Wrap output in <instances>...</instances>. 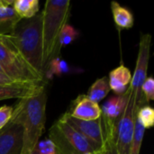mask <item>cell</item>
<instances>
[{
    "label": "cell",
    "mask_w": 154,
    "mask_h": 154,
    "mask_svg": "<svg viewBox=\"0 0 154 154\" xmlns=\"http://www.w3.org/2000/svg\"><path fill=\"white\" fill-rule=\"evenodd\" d=\"M47 94L45 89L36 96L21 99L14 106V113L23 127L21 154H31L40 141L46 122Z\"/></svg>",
    "instance_id": "cell-1"
},
{
    "label": "cell",
    "mask_w": 154,
    "mask_h": 154,
    "mask_svg": "<svg viewBox=\"0 0 154 154\" xmlns=\"http://www.w3.org/2000/svg\"><path fill=\"white\" fill-rule=\"evenodd\" d=\"M9 38L30 65L44 76L42 13H38L32 18L21 19Z\"/></svg>",
    "instance_id": "cell-2"
},
{
    "label": "cell",
    "mask_w": 154,
    "mask_h": 154,
    "mask_svg": "<svg viewBox=\"0 0 154 154\" xmlns=\"http://www.w3.org/2000/svg\"><path fill=\"white\" fill-rule=\"evenodd\" d=\"M70 11L69 0H47L42 13V46L44 74L49 62L59 57V37L67 23Z\"/></svg>",
    "instance_id": "cell-3"
},
{
    "label": "cell",
    "mask_w": 154,
    "mask_h": 154,
    "mask_svg": "<svg viewBox=\"0 0 154 154\" xmlns=\"http://www.w3.org/2000/svg\"><path fill=\"white\" fill-rule=\"evenodd\" d=\"M0 66L5 74L15 82H45L44 76L30 65L9 36H0Z\"/></svg>",
    "instance_id": "cell-4"
},
{
    "label": "cell",
    "mask_w": 154,
    "mask_h": 154,
    "mask_svg": "<svg viewBox=\"0 0 154 154\" xmlns=\"http://www.w3.org/2000/svg\"><path fill=\"white\" fill-rule=\"evenodd\" d=\"M151 45H152V35L149 33L142 34L139 42V51H138L134 72V75L132 76V80L128 87L134 104L137 109L146 105L143 99L142 86L147 78V70H148L150 54H151Z\"/></svg>",
    "instance_id": "cell-5"
},
{
    "label": "cell",
    "mask_w": 154,
    "mask_h": 154,
    "mask_svg": "<svg viewBox=\"0 0 154 154\" xmlns=\"http://www.w3.org/2000/svg\"><path fill=\"white\" fill-rule=\"evenodd\" d=\"M128 90V99L125 108L118 120L116 126V147L117 154H130L134 134V122L137 108L135 107L131 93Z\"/></svg>",
    "instance_id": "cell-6"
},
{
    "label": "cell",
    "mask_w": 154,
    "mask_h": 154,
    "mask_svg": "<svg viewBox=\"0 0 154 154\" xmlns=\"http://www.w3.org/2000/svg\"><path fill=\"white\" fill-rule=\"evenodd\" d=\"M128 99V90L124 95L113 96L109 97L101 107V116L106 138L107 139L116 134V126L121 117Z\"/></svg>",
    "instance_id": "cell-7"
},
{
    "label": "cell",
    "mask_w": 154,
    "mask_h": 154,
    "mask_svg": "<svg viewBox=\"0 0 154 154\" xmlns=\"http://www.w3.org/2000/svg\"><path fill=\"white\" fill-rule=\"evenodd\" d=\"M23 127L14 113L9 123L0 130V154H21Z\"/></svg>",
    "instance_id": "cell-8"
},
{
    "label": "cell",
    "mask_w": 154,
    "mask_h": 154,
    "mask_svg": "<svg viewBox=\"0 0 154 154\" xmlns=\"http://www.w3.org/2000/svg\"><path fill=\"white\" fill-rule=\"evenodd\" d=\"M60 117L92 143L101 149L103 148L106 138L104 126L100 118L94 121L79 120L70 116L67 112Z\"/></svg>",
    "instance_id": "cell-9"
},
{
    "label": "cell",
    "mask_w": 154,
    "mask_h": 154,
    "mask_svg": "<svg viewBox=\"0 0 154 154\" xmlns=\"http://www.w3.org/2000/svg\"><path fill=\"white\" fill-rule=\"evenodd\" d=\"M55 125L57 126L62 136L79 154L97 152L102 151L103 148L101 149L94 143H92L80 133H79L67 122H65L61 117H60V119L55 123Z\"/></svg>",
    "instance_id": "cell-10"
},
{
    "label": "cell",
    "mask_w": 154,
    "mask_h": 154,
    "mask_svg": "<svg viewBox=\"0 0 154 154\" xmlns=\"http://www.w3.org/2000/svg\"><path fill=\"white\" fill-rule=\"evenodd\" d=\"M45 89V82L42 83H21L0 85V101L6 99H25L36 96Z\"/></svg>",
    "instance_id": "cell-11"
},
{
    "label": "cell",
    "mask_w": 154,
    "mask_h": 154,
    "mask_svg": "<svg viewBox=\"0 0 154 154\" xmlns=\"http://www.w3.org/2000/svg\"><path fill=\"white\" fill-rule=\"evenodd\" d=\"M67 113L77 119L85 121L97 120L101 116V107L96 102L90 100L86 95H79L74 99Z\"/></svg>",
    "instance_id": "cell-12"
},
{
    "label": "cell",
    "mask_w": 154,
    "mask_h": 154,
    "mask_svg": "<svg viewBox=\"0 0 154 154\" xmlns=\"http://www.w3.org/2000/svg\"><path fill=\"white\" fill-rule=\"evenodd\" d=\"M131 80L132 72L125 65H120L119 67L114 69L109 72V88L116 96L124 95L126 92Z\"/></svg>",
    "instance_id": "cell-13"
},
{
    "label": "cell",
    "mask_w": 154,
    "mask_h": 154,
    "mask_svg": "<svg viewBox=\"0 0 154 154\" xmlns=\"http://www.w3.org/2000/svg\"><path fill=\"white\" fill-rule=\"evenodd\" d=\"M13 2L12 0L0 2V36H9L21 20L13 8Z\"/></svg>",
    "instance_id": "cell-14"
},
{
    "label": "cell",
    "mask_w": 154,
    "mask_h": 154,
    "mask_svg": "<svg viewBox=\"0 0 154 154\" xmlns=\"http://www.w3.org/2000/svg\"><path fill=\"white\" fill-rule=\"evenodd\" d=\"M111 10L114 21L119 29H130L134 24V17L133 13L126 7L121 5L118 2L111 3Z\"/></svg>",
    "instance_id": "cell-15"
},
{
    "label": "cell",
    "mask_w": 154,
    "mask_h": 154,
    "mask_svg": "<svg viewBox=\"0 0 154 154\" xmlns=\"http://www.w3.org/2000/svg\"><path fill=\"white\" fill-rule=\"evenodd\" d=\"M13 8L21 19H28L39 13L40 4L38 0H15Z\"/></svg>",
    "instance_id": "cell-16"
},
{
    "label": "cell",
    "mask_w": 154,
    "mask_h": 154,
    "mask_svg": "<svg viewBox=\"0 0 154 154\" xmlns=\"http://www.w3.org/2000/svg\"><path fill=\"white\" fill-rule=\"evenodd\" d=\"M109 91H110V88L108 84V79L106 77H103L97 79L91 85L86 96L93 102L98 104L108 95Z\"/></svg>",
    "instance_id": "cell-17"
},
{
    "label": "cell",
    "mask_w": 154,
    "mask_h": 154,
    "mask_svg": "<svg viewBox=\"0 0 154 154\" xmlns=\"http://www.w3.org/2000/svg\"><path fill=\"white\" fill-rule=\"evenodd\" d=\"M49 139L54 143L58 154H79L62 136L55 124L49 131Z\"/></svg>",
    "instance_id": "cell-18"
},
{
    "label": "cell",
    "mask_w": 154,
    "mask_h": 154,
    "mask_svg": "<svg viewBox=\"0 0 154 154\" xmlns=\"http://www.w3.org/2000/svg\"><path fill=\"white\" fill-rule=\"evenodd\" d=\"M135 117L144 129L152 128L154 125V109L149 105H144L137 109Z\"/></svg>",
    "instance_id": "cell-19"
},
{
    "label": "cell",
    "mask_w": 154,
    "mask_h": 154,
    "mask_svg": "<svg viewBox=\"0 0 154 154\" xmlns=\"http://www.w3.org/2000/svg\"><path fill=\"white\" fill-rule=\"evenodd\" d=\"M79 32L70 24H69L68 23L63 26L60 37H59V50L60 51L63 47L69 45L71 42H73L78 37H79Z\"/></svg>",
    "instance_id": "cell-20"
},
{
    "label": "cell",
    "mask_w": 154,
    "mask_h": 154,
    "mask_svg": "<svg viewBox=\"0 0 154 154\" xmlns=\"http://www.w3.org/2000/svg\"><path fill=\"white\" fill-rule=\"evenodd\" d=\"M144 133H145L144 127L141 125L139 120L135 117L134 134V138H133L132 146L130 150V154H140L143 137H144Z\"/></svg>",
    "instance_id": "cell-21"
},
{
    "label": "cell",
    "mask_w": 154,
    "mask_h": 154,
    "mask_svg": "<svg viewBox=\"0 0 154 154\" xmlns=\"http://www.w3.org/2000/svg\"><path fill=\"white\" fill-rule=\"evenodd\" d=\"M69 71V67L68 63L65 60L58 57V58L51 60L49 62V64L47 65L44 76L46 75V73H50L51 75L61 76L62 74L68 73Z\"/></svg>",
    "instance_id": "cell-22"
},
{
    "label": "cell",
    "mask_w": 154,
    "mask_h": 154,
    "mask_svg": "<svg viewBox=\"0 0 154 154\" xmlns=\"http://www.w3.org/2000/svg\"><path fill=\"white\" fill-rule=\"evenodd\" d=\"M142 94L144 103H150L154 99V79L152 76L147 77L142 86Z\"/></svg>",
    "instance_id": "cell-23"
},
{
    "label": "cell",
    "mask_w": 154,
    "mask_h": 154,
    "mask_svg": "<svg viewBox=\"0 0 154 154\" xmlns=\"http://www.w3.org/2000/svg\"><path fill=\"white\" fill-rule=\"evenodd\" d=\"M32 152L35 154H58L54 143L49 138L47 140L39 141Z\"/></svg>",
    "instance_id": "cell-24"
},
{
    "label": "cell",
    "mask_w": 154,
    "mask_h": 154,
    "mask_svg": "<svg viewBox=\"0 0 154 154\" xmlns=\"http://www.w3.org/2000/svg\"><path fill=\"white\" fill-rule=\"evenodd\" d=\"M14 113V106H3L0 107V130H2L11 120Z\"/></svg>",
    "instance_id": "cell-25"
},
{
    "label": "cell",
    "mask_w": 154,
    "mask_h": 154,
    "mask_svg": "<svg viewBox=\"0 0 154 154\" xmlns=\"http://www.w3.org/2000/svg\"><path fill=\"white\" fill-rule=\"evenodd\" d=\"M116 134L108 137L103 146V154H117L116 147Z\"/></svg>",
    "instance_id": "cell-26"
},
{
    "label": "cell",
    "mask_w": 154,
    "mask_h": 154,
    "mask_svg": "<svg viewBox=\"0 0 154 154\" xmlns=\"http://www.w3.org/2000/svg\"><path fill=\"white\" fill-rule=\"evenodd\" d=\"M15 81L12 80L11 79H9L7 76L5 75H3V74H0V85H5V84H11V83H14Z\"/></svg>",
    "instance_id": "cell-27"
},
{
    "label": "cell",
    "mask_w": 154,
    "mask_h": 154,
    "mask_svg": "<svg viewBox=\"0 0 154 154\" xmlns=\"http://www.w3.org/2000/svg\"><path fill=\"white\" fill-rule=\"evenodd\" d=\"M85 154H103V149H102V151L97 152H88V153H85Z\"/></svg>",
    "instance_id": "cell-28"
},
{
    "label": "cell",
    "mask_w": 154,
    "mask_h": 154,
    "mask_svg": "<svg viewBox=\"0 0 154 154\" xmlns=\"http://www.w3.org/2000/svg\"><path fill=\"white\" fill-rule=\"evenodd\" d=\"M0 74H3V75H5V72H4V70H3V69L1 68V66H0ZM6 76V75H5Z\"/></svg>",
    "instance_id": "cell-29"
},
{
    "label": "cell",
    "mask_w": 154,
    "mask_h": 154,
    "mask_svg": "<svg viewBox=\"0 0 154 154\" xmlns=\"http://www.w3.org/2000/svg\"><path fill=\"white\" fill-rule=\"evenodd\" d=\"M31 154H35V153H33V152H32V153H31Z\"/></svg>",
    "instance_id": "cell-30"
},
{
    "label": "cell",
    "mask_w": 154,
    "mask_h": 154,
    "mask_svg": "<svg viewBox=\"0 0 154 154\" xmlns=\"http://www.w3.org/2000/svg\"><path fill=\"white\" fill-rule=\"evenodd\" d=\"M0 2H1V0H0Z\"/></svg>",
    "instance_id": "cell-31"
}]
</instances>
